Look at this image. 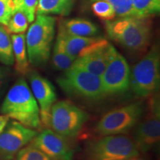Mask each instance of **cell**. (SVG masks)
I'll return each mask as SVG.
<instances>
[{"label":"cell","instance_id":"1","mask_svg":"<svg viewBox=\"0 0 160 160\" xmlns=\"http://www.w3.org/2000/svg\"><path fill=\"white\" fill-rule=\"evenodd\" d=\"M1 113L30 128H42L38 103L30 86L23 77L16 81L2 104Z\"/></svg>","mask_w":160,"mask_h":160},{"label":"cell","instance_id":"2","mask_svg":"<svg viewBox=\"0 0 160 160\" xmlns=\"http://www.w3.org/2000/svg\"><path fill=\"white\" fill-rule=\"evenodd\" d=\"M109 38L133 52L146 51L151 40L152 25L149 18L122 17L105 21Z\"/></svg>","mask_w":160,"mask_h":160},{"label":"cell","instance_id":"3","mask_svg":"<svg viewBox=\"0 0 160 160\" xmlns=\"http://www.w3.org/2000/svg\"><path fill=\"white\" fill-rule=\"evenodd\" d=\"M56 33V19L51 15H37L25 37L29 63L35 67L44 66L51 57Z\"/></svg>","mask_w":160,"mask_h":160},{"label":"cell","instance_id":"4","mask_svg":"<svg viewBox=\"0 0 160 160\" xmlns=\"http://www.w3.org/2000/svg\"><path fill=\"white\" fill-rule=\"evenodd\" d=\"M159 82V50L157 45H154L132 68L130 88L138 97H146L157 93Z\"/></svg>","mask_w":160,"mask_h":160},{"label":"cell","instance_id":"5","mask_svg":"<svg viewBox=\"0 0 160 160\" xmlns=\"http://www.w3.org/2000/svg\"><path fill=\"white\" fill-rule=\"evenodd\" d=\"M57 82L70 96L93 101L105 97L101 77L85 70L71 67L58 77Z\"/></svg>","mask_w":160,"mask_h":160},{"label":"cell","instance_id":"6","mask_svg":"<svg viewBox=\"0 0 160 160\" xmlns=\"http://www.w3.org/2000/svg\"><path fill=\"white\" fill-rule=\"evenodd\" d=\"M145 113L143 104L137 102L108 112L96 126V132L102 136L120 135L137 125Z\"/></svg>","mask_w":160,"mask_h":160},{"label":"cell","instance_id":"7","mask_svg":"<svg viewBox=\"0 0 160 160\" xmlns=\"http://www.w3.org/2000/svg\"><path fill=\"white\" fill-rule=\"evenodd\" d=\"M89 119L83 110L68 100L53 104L50 114L49 128L64 137L77 136Z\"/></svg>","mask_w":160,"mask_h":160},{"label":"cell","instance_id":"8","mask_svg":"<svg viewBox=\"0 0 160 160\" xmlns=\"http://www.w3.org/2000/svg\"><path fill=\"white\" fill-rule=\"evenodd\" d=\"M133 139L122 134L104 136L88 148L86 160H125L139 156Z\"/></svg>","mask_w":160,"mask_h":160},{"label":"cell","instance_id":"9","mask_svg":"<svg viewBox=\"0 0 160 160\" xmlns=\"http://www.w3.org/2000/svg\"><path fill=\"white\" fill-rule=\"evenodd\" d=\"M146 114L138 122L133 141L139 152L149 151L157 145L160 139V103L159 96L152 95Z\"/></svg>","mask_w":160,"mask_h":160},{"label":"cell","instance_id":"10","mask_svg":"<svg viewBox=\"0 0 160 160\" xmlns=\"http://www.w3.org/2000/svg\"><path fill=\"white\" fill-rule=\"evenodd\" d=\"M38 131L17 121H9L0 133V160H13L22 148L34 139Z\"/></svg>","mask_w":160,"mask_h":160},{"label":"cell","instance_id":"11","mask_svg":"<svg viewBox=\"0 0 160 160\" xmlns=\"http://www.w3.org/2000/svg\"><path fill=\"white\" fill-rule=\"evenodd\" d=\"M130 76L128 64L117 52L101 76L104 97L125 93L130 88Z\"/></svg>","mask_w":160,"mask_h":160},{"label":"cell","instance_id":"12","mask_svg":"<svg viewBox=\"0 0 160 160\" xmlns=\"http://www.w3.org/2000/svg\"><path fill=\"white\" fill-rule=\"evenodd\" d=\"M28 79L30 88L39 105L42 124L49 128L51 108L57 99L54 86L48 79L35 71L30 72Z\"/></svg>","mask_w":160,"mask_h":160},{"label":"cell","instance_id":"13","mask_svg":"<svg viewBox=\"0 0 160 160\" xmlns=\"http://www.w3.org/2000/svg\"><path fill=\"white\" fill-rule=\"evenodd\" d=\"M31 143L51 160H73V151L65 137L51 129L38 133Z\"/></svg>","mask_w":160,"mask_h":160},{"label":"cell","instance_id":"14","mask_svg":"<svg viewBox=\"0 0 160 160\" xmlns=\"http://www.w3.org/2000/svg\"><path fill=\"white\" fill-rule=\"evenodd\" d=\"M117 53L115 48L108 41L86 54L77 57L72 67L85 70L101 77Z\"/></svg>","mask_w":160,"mask_h":160},{"label":"cell","instance_id":"15","mask_svg":"<svg viewBox=\"0 0 160 160\" xmlns=\"http://www.w3.org/2000/svg\"><path fill=\"white\" fill-rule=\"evenodd\" d=\"M106 42L108 40L102 37L71 35L59 26L55 45L72 57L77 58L93 51Z\"/></svg>","mask_w":160,"mask_h":160},{"label":"cell","instance_id":"16","mask_svg":"<svg viewBox=\"0 0 160 160\" xmlns=\"http://www.w3.org/2000/svg\"><path fill=\"white\" fill-rule=\"evenodd\" d=\"M11 37L15 68L21 74H27L29 71V61L26 48L25 36L24 33L12 34Z\"/></svg>","mask_w":160,"mask_h":160},{"label":"cell","instance_id":"17","mask_svg":"<svg viewBox=\"0 0 160 160\" xmlns=\"http://www.w3.org/2000/svg\"><path fill=\"white\" fill-rule=\"evenodd\" d=\"M76 0H39L37 15H68Z\"/></svg>","mask_w":160,"mask_h":160},{"label":"cell","instance_id":"18","mask_svg":"<svg viewBox=\"0 0 160 160\" xmlns=\"http://www.w3.org/2000/svg\"><path fill=\"white\" fill-rule=\"evenodd\" d=\"M59 26L66 33L78 37H94L99 32L98 28L93 22L80 18L65 20Z\"/></svg>","mask_w":160,"mask_h":160},{"label":"cell","instance_id":"19","mask_svg":"<svg viewBox=\"0 0 160 160\" xmlns=\"http://www.w3.org/2000/svg\"><path fill=\"white\" fill-rule=\"evenodd\" d=\"M0 62L5 65L14 64L11 35L2 26H0Z\"/></svg>","mask_w":160,"mask_h":160},{"label":"cell","instance_id":"20","mask_svg":"<svg viewBox=\"0 0 160 160\" xmlns=\"http://www.w3.org/2000/svg\"><path fill=\"white\" fill-rule=\"evenodd\" d=\"M136 15L139 18H150L160 11V0H131Z\"/></svg>","mask_w":160,"mask_h":160},{"label":"cell","instance_id":"21","mask_svg":"<svg viewBox=\"0 0 160 160\" xmlns=\"http://www.w3.org/2000/svg\"><path fill=\"white\" fill-rule=\"evenodd\" d=\"M76 59L77 58L67 53L57 45H54L53 56H52V62L53 67L57 70L65 71L70 69Z\"/></svg>","mask_w":160,"mask_h":160},{"label":"cell","instance_id":"22","mask_svg":"<svg viewBox=\"0 0 160 160\" xmlns=\"http://www.w3.org/2000/svg\"><path fill=\"white\" fill-rule=\"evenodd\" d=\"M28 24V18L22 12L16 11L5 26V28L9 33L21 34L27 31Z\"/></svg>","mask_w":160,"mask_h":160},{"label":"cell","instance_id":"23","mask_svg":"<svg viewBox=\"0 0 160 160\" xmlns=\"http://www.w3.org/2000/svg\"><path fill=\"white\" fill-rule=\"evenodd\" d=\"M91 9L97 17L105 21H111L117 17L115 10L111 4L103 0L93 2L91 5Z\"/></svg>","mask_w":160,"mask_h":160},{"label":"cell","instance_id":"24","mask_svg":"<svg viewBox=\"0 0 160 160\" xmlns=\"http://www.w3.org/2000/svg\"><path fill=\"white\" fill-rule=\"evenodd\" d=\"M14 159L15 160H51L31 143L19 150Z\"/></svg>","mask_w":160,"mask_h":160},{"label":"cell","instance_id":"25","mask_svg":"<svg viewBox=\"0 0 160 160\" xmlns=\"http://www.w3.org/2000/svg\"><path fill=\"white\" fill-rule=\"evenodd\" d=\"M92 2L97 0H91ZM111 4L115 10L117 17H137L132 5L131 0H103Z\"/></svg>","mask_w":160,"mask_h":160},{"label":"cell","instance_id":"26","mask_svg":"<svg viewBox=\"0 0 160 160\" xmlns=\"http://www.w3.org/2000/svg\"><path fill=\"white\" fill-rule=\"evenodd\" d=\"M16 11L22 12L28 18L29 23L35 19L37 8L39 0H13Z\"/></svg>","mask_w":160,"mask_h":160},{"label":"cell","instance_id":"27","mask_svg":"<svg viewBox=\"0 0 160 160\" xmlns=\"http://www.w3.org/2000/svg\"><path fill=\"white\" fill-rule=\"evenodd\" d=\"M15 11L13 0H0V24L7 25Z\"/></svg>","mask_w":160,"mask_h":160},{"label":"cell","instance_id":"28","mask_svg":"<svg viewBox=\"0 0 160 160\" xmlns=\"http://www.w3.org/2000/svg\"><path fill=\"white\" fill-rule=\"evenodd\" d=\"M10 70L8 68L0 66V93L8 80Z\"/></svg>","mask_w":160,"mask_h":160},{"label":"cell","instance_id":"29","mask_svg":"<svg viewBox=\"0 0 160 160\" xmlns=\"http://www.w3.org/2000/svg\"><path fill=\"white\" fill-rule=\"evenodd\" d=\"M10 119L8 117L4 114L0 115V133L3 131V130L5 129Z\"/></svg>","mask_w":160,"mask_h":160},{"label":"cell","instance_id":"30","mask_svg":"<svg viewBox=\"0 0 160 160\" xmlns=\"http://www.w3.org/2000/svg\"><path fill=\"white\" fill-rule=\"evenodd\" d=\"M125 160H145V159H143V158L139 157V156H136V157L129 158V159H125Z\"/></svg>","mask_w":160,"mask_h":160}]
</instances>
